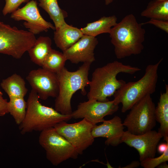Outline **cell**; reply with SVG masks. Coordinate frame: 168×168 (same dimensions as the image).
<instances>
[{
  "instance_id": "cell-23",
  "label": "cell",
  "mask_w": 168,
  "mask_h": 168,
  "mask_svg": "<svg viewBox=\"0 0 168 168\" xmlns=\"http://www.w3.org/2000/svg\"><path fill=\"white\" fill-rule=\"evenodd\" d=\"M67 60L63 53L52 49L41 67L49 71L57 73L65 67Z\"/></svg>"
},
{
  "instance_id": "cell-32",
  "label": "cell",
  "mask_w": 168,
  "mask_h": 168,
  "mask_svg": "<svg viewBox=\"0 0 168 168\" xmlns=\"http://www.w3.org/2000/svg\"><path fill=\"white\" fill-rule=\"evenodd\" d=\"M113 1V0H105V4L106 5H108L111 3Z\"/></svg>"
},
{
  "instance_id": "cell-33",
  "label": "cell",
  "mask_w": 168,
  "mask_h": 168,
  "mask_svg": "<svg viewBox=\"0 0 168 168\" xmlns=\"http://www.w3.org/2000/svg\"></svg>"
},
{
  "instance_id": "cell-21",
  "label": "cell",
  "mask_w": 168,
  "mask_h": 168,
  "mask_svg": "<svg viewBox=\"0 0 168 168\" xmlns=\"http://www.w3.org/2000/svg\"><path fill=\"white\" fill-rule=\"evenodd\" d=\"M39 6L49 14L54 24L55 29L66 24L67 12L59 7L57 0H39Z\"/></svg>"
},
{
  "instance_id": "cell-2",
  "label": "cell",
  "mask_w": 168,
  "mask_h": 168,
  "mask_svg": "<svg viewBox=\"0 0 168 168\" xmlns=\"http://www.w3.org/2000/svg\"><path fill=\"white\" fill-rule=\"evenodd\" d=\"M142 25L130 14L111 28L109 34L117 58L122 59L142 52L145 33Z\"/></svg>"
},
{
  "instance_id": "cell-16",
  "label": "cell",
  "mask_w": 168,
  "mask_h": 168,
  "mask_svg": "<svg viewBox=\"0 0 168 168\" xmlns=\"http://www.w3.org/2000/svg\"><path fill=\"white\" fill-rule=\"evenodd\" d=\"M55 30L54 40L57 47L63 52L75 44L84 35L80 29L67 23Z\"/></svg>"
},
{
  "instance_id": "cell-27",
  "label": "cell",
  "mask_w": 168,
  "mask_h": 168,
  "mask_svg": "<svg viewBox=\"0 0 168 168\" xmlns=\"http://www.w3.org/2000/svg\"><path fill=\"white\" fill-rule=\"evenodd\" d=\"M142 25L146 24H152L156 27L168 33V21L162 20L150 19L145 22L142 23Z\"/></svg>"
},
{
  "instance_id": "cell-30",
  "label": "cell",
  "mask_w": 168,
  "mask_h": 168,
  "mask_svg": "<svg viewBox=\"0 0 168 168\" xmlns=\"http://www.w3.org/2000/svg\"><path fill=\"white\" fill-rule=\"evenodd\" d=\"M140 165V162L138 161H133L130 164L127 165L124 168H137Z\"/></svg>"
},
{
  "instance_id": "cell-3",
  "label": "cell",
  "mask_w": 168,
  "mask_h": 168,
  "mask_svg": "<svg viewBox=\"0 0 168 168\" xmlns=\"http://www.w3.org/2000/svg\"><path fill=\"white\" fill-rule=\"evenodd\" d=\"M91 64L83 63L73 72L64 67L56 73L59 92L55 100V109L57 111L63 114H71L72 112L71 100L74 94L80 90L82 95H86L85 88L89 86L88 75Z\"/></svg>"
},
{
  "instance_id": "cell-13",
  "label": "cell",
  "mask_w": 168,
  "mask_h": 168,
  "mask_svg": "<svg viewBox=\"0 0 168 168\" xmlns=\"http://www.w3.org/2000/svg\"><path fill=\"white\" fill-rule=\"evenodd\" d=\"M163 138L158 132L151 130L140 135H135L127 130L124 131L121 138L124 142L138 151L140 161L147 158L155 157L157 145Z\"/></svg>"
},
{
  "instance_id": "cell-28",
  "label": "cell",
  "mask_w": 168,
  "mask_h": 168,
  "mask_svg": "<svg viewBox=\"0 0 168 168\" xmlns=\"http://www.w3.org/2000/svg\"><path fill=\"white\" fill-rule=\"evenodd\" d=\"M3 94L0 90V116H3L8 113V102L6 99L2 97Z\"/></svg>"
},
{
  "instance_id": "cell-26",
  "label": "cell",
  "mask_w": 168,
  "mask_h": 168,
  "mask_svg": "<svg viewBox=\"0 0 168 168\" xmlns=\"http://www.w3.org/2000/svg\"><path fill=\"white\" fill-rule=\"evenodd\" d=\"M5 4L2 12L4 16L12 13L23 3L28 2L29 0H5Z\"/></svg>"
},
{
  "instance_id": "cell-11",
  "label": "cell",
  "mask_w": 168,
  "mask_h": 168,
  "mask_svg": "<svg viewBox=\"0 0 168 168\" xmlns=\"http://www.w3.org/2000/svg\"><path fill=\"white\" fill-rule=\"evenodd\" d=\"M32 90L43 100L56 98L59 92L57 74L43 68L31 71L26 77Z\"/></svg>"
},
{
  "instance_id": "cell-14",
  "label": "cell",
  "mask_w": 168,
  "mask_h": 168,
  "mask_svg": "<svg viewBox=\"0 0 168 168\" xmlns=\"http://www.w3.org/2000/svg\"><path fill=\"white\" fill-rule=\"evenodd\" d=\"M98 42L96 37L83 35L75 44L63 53L67 60L72 63H92L95 60L94 51Z\"/></svg>"
},
{
  "instance_id": "cell-5",
  "label": "cell",
  "mask_w": 168,
  "mask_h": 168,
  "mask_svg": "<svg viewBox=\"0 0 168 168\" xmlns=\"http://www.w3.org/2000/svg\"><path fill=\"white\" fill-rule=\"evenodd\" d=\"M163 58L157 63L148 65L142 77L136 82L126 83L116 91L113 100L116 105H122L121 111L125 113L147 95L156 91L158 78V71Z\"/></svg>"
},
{
  "instance_id": "cell-15",
  "label": "cell",
  "mask_w": 168,
  "mask_h": 168,
  "mask_svg": "<svg viewBox=\"0 0 168 168\" xmlns=\"http://www.w3.org/2000/svg\"><path fill=\"white\" fill-rule=\"evenodd\" d=\"M124 127L120 118L115 116L110 119L105 120L100 125L94 126L91 133L94 138H106V145L116 147L121 143Z\"/></svg>"
},
{
  "instance_id": "cell-22",
  "label": "cell",
  "mask_w": 168,
  "mask_h": 168,
  "mask_svg": "<svg viewBox=\"0 0 168 168\" xmlns=\"http://www.w3.org/2000/svg\"><path fill=\"white\" fill-rule=\"evenodd\" d=\"M142 16L168 21V0H153L141 13Z\"/></svg>"
},
{
  "instance_id": "cell-12",
  "label": "cell",
  "mask_w": 168,
  "mask_h": 168,
  "mask_svg": "<svg viewBox=\"0 0 168 168\" xmlns=\"http://www.w3.org/2000/svg\"><path fill=\"white\" fill-rule=\"evenodd\" d=\"M11 18L17 21H25L23 23L24 26L34 35L46 32L50 29L55 30L52 24L42 16L37 7V3L34 0L29 2L23 7L12 13Z\"/></svg>"
},
{
  "instance_id": "cell-29",
  "label": "cell",
  "mask_w": 168,
  "mask_h": 168,
  "mask_svg": "<svg viewBox=\"0 0 168 168\" xmlns=\"http://www.w3.org/2000/svg\"><path fill=\"white\" fill-rule=\"evenodd\" d=\"M168 148V142L161 143L157 147L158 151L160 153H164L167 148Z\"/></svg>"
},
{
  "instance_id": "cell-20",
  "label": "cell",
  "mask_w": 168,
  "mask_h": 168,
  "mask_svg": "<svg viewBox=\"0 0 168 168\" xmlns=\"http://www.w3.org/2000/svg\"><path fill=\"white\" fill-rule=\"evenodd\" d=\"M117 20L115 15L103 16L96 21L87 23L86 27L80 29L84 35L96 37L101 34L109 33L111 28L117 24Z\"/></svg>"
},
{
  "instance_id": "cell-4",
  "label": "cell",
  "mask_w": 168,
  "mask_h": 168,
  "mask_svg": "<svg viewBox=\"0 0 168 168\" xmlns=\"http://www.w3.org/2000/svg\"><path fill=\"white\" fill-rule=\"evenodd\" d=\"M39 99L37 93L31 90L26 102L25 118L19 125V130L22 135L33 131L41 132L54 127L61 122H67L72 119L71 114H62L55 109L43 105Z\"/></svg>"
},
{
  "instance_id": "cell-9",
  "label": "cell",
  "mask_w": 168,
  "mask_h": 168,
  "mask_svg": "<svg viewBox=\"0 0 168 168\" xmlns=\"http://www.w3.org/2000/svg\"><path fill=\"white\" fill-rule=\"evenodd\" d=\"M94 126L83 119L72 124L63 121L56 124L54 128L73 146L79 155H82L94 142L95 138L91 133Z\"/></svg>"
},
{
  "instance_id": "cell-31",
  "label": "cell",
  "mask_w": 168,
  "mask_h": 168,
  "mask_svg": "<svg viewBox=\"0 0 168 168\" xmlns=\"http://www.w3.org/2000/svg\"><path fill=\"white\" fill-rule=\"evenodd\" d=\"M168 165L166 163V162H163L160 164L157 167L159 168H168Z\"/></svg>"
},
{
  "instance_id": "cell-7",
  "label": "cell",
  "mask_w": 168,
  "mask_h": 168,
  "mask_svg": "<svg viewBox=\"0 0 168 168\" xmlns=\"http://www.w3.org/2000/svg\"><path fill=\"white\" fill-rule=\"evenodd\" d=\"M35 35L0 21V53L21 58L34 44Z\"/></svg>"
},
{
  "instance_id": "cell-19",
  "label": "cell",
  "mask_w": 168,
  "mask_h": 168,
  "mask_svg": "<svg viewBox=\"0 0 168 168\" xmlns=\"http://www.w3.org/2000/svg\"><path fill=\"white\" fill-rule=\"evenodd\" d=\"M52 41L48 36H41L37 39L27 51L32 61L42 66L44 61L52 49Z\"/></svg>"
},
{
  "instance_id": "cell-18",
  "label": "cell",
  "mask_w": 168,
  "mask_h": 168,
  "mask_svg": "<svg viewBox=\"0 0 168 168\" xmlns=\"http://www.w3.org/2000/svg\"><path fill=\"white\" fill-rule=\"evenodd\" d=\"M0 85L9 99L24 97L28 91L25 81L21 76L16 73L3 79Z\"/></svg>"
},
{
  "instance_id": "cell-8",
  "label": "cell",
  "mask_w": 168,
  "mask_h": 168,
  "mask_svg": "<svg viewBox=\"0 0 168 168\" xmlns=\"http://www.w3.org/2000/svg\"><path fill=\"white\" fill-rule=\"evenodd\" d=\"M155 107L151 95H147L131 108L123 122V125L128 131L135 135L152 130L156 125Z\"/></svg>"
},
{
  "instance_id": "cell-24",
  "label": "cell",
  "mask_w": 168,
  "mask_h": 168,
  "mask_svg": "<svg viewBox=\"0 0 168 168\" xmlns=\"http://www.w3.org/2000/svg\"><path fill=\"white\" fill-rule=\"evenodd\" d=\"M7 108L8 113L13 117L16 124L18 125L20 124L26 113L27 102L24 97L10 99Z\"/></svg>"
},
{
  "instance_id": "cell-10",
  "label": "cell",
  "mask_w": 168,
  "mask_h": 168,
  "mask_svg": "<svg viewBox=\"0 0 168 168\" xmlns=\"http://www.w3.org/2000/svg\"><path fill=\"white\" fill-rule=\"evenodd\" d=\"M119 105L113 100L100 101L95 99L80 103L77 109L71 114L72 118L84 119L93 125L102 122L104 118L111 115L117 111Z\"/></svg>"
},
{
  "instance_id": "cell-25",
  "label": "cell",
  "mask_w": 168,
  "mask_h": 168,
  "mask_svg": "<svg viewBox=\"0 0 168 168\" xmlns=\"http://www.w3.org/2000/svg\"><path fill=\"white\" fill-rule=\"evenodd\" d=\"M168 161V148L158 157L148 158L140 161V165L144 168H154Z\"/></svg>"
},
{
  "instance_id": "cell-6",
  "label": "cell",
  "mask_w": 168,
  "mask_h": 168,
  "mask_svg": "<svg viewBox=\"0 0 168 168\" xmlns=\"http://www.w3.org/2000/svg\"><path fill=\"white\" fill-rule=\"evenodd\" d=\"M39 142L45 151L47 159L54 166H57L69 159H76L79 155L73 146L54 127L41 132Z\"/></svg>"
},
{
  "instance_id": "cell-1",
  "label": "cell",
  "mask_w": 168,
  "mask_h": 168,
  "mask_svg": "<svg viewBox=\"0 0 168 168\" xmlns=\"http://www.w3.org/2000/svg\"><path fill=\"white\" fill-rule=\"evenodd\" d=\"M141 70L138 67L124 64L117 61L96 68L89 81L90 89L87 94L88 99L108 101V97L113 96L116 91L126 83L123 80L117 79L119 74L132 75Z\"/></svg>"
},
{
  "instance_id": "cell-17",
  "label": "cell",
  "mask_w": 168,
  "mask_h": 168,
  "mask_svg": "<svg viewBox=\"0 0 168 168\" xmlns=\"http://www.w3.org/2000/svg\"><path fill=\"white\" fill-rule=\"evenodd\" d=\"M165 91L161 93L157 106L155 107V119L160 124L158 132L164 140L168 142V85L166 84Z\"/></svg>"
}]
</instances>
